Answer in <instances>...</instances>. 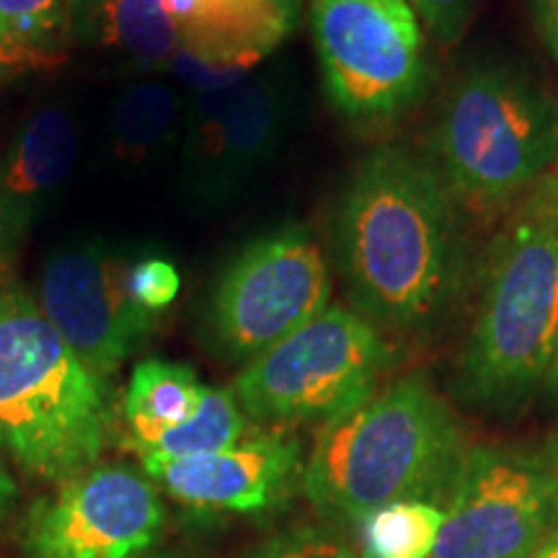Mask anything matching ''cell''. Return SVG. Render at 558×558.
Masks as SVG:
<instances>
[{
	"instance_id": "obj_1",
	"label": "cell",
	"mask_w": 558,
	"mask_h": 558,
	"mask_svg": "<svg viewBox=\"0 0 558 558\" xmlns=\"http://www.w3.org/2000/svg\"><path fill=\"white\" fill-rule=\"evenodd\" d=\"M337 248L354 311L378 329L429 326L463 279L456 199L435 169L396 148L362 160L341 199Z\"/></svg>"
},
{
	"instance_id": "obj_2",
	"label": "cell",
	"mask_w": 558,
	"mask_h": 558,
	"mask_svg": "<svg viewBox=\"0 0 558 558\" xmlns=\"http://www.w3.org/2000/svg\"><path fill=\"white\" fill-rule=\"evenodd\" d=\"M469 442L450 403L424 375H403L324 422L303 492L326 518L362 525L393 501L445 507Z\"/></svg>"
},
{
	"instance_id": "obj_3",
	"label": "cell",
	"mask_w": 558,
	"mask_h": 558,
	"mask_svg": "<svg viewBox=\"0 0 558 558\" xmlns=\"http://www.w3.org/2000/svg\"><path fill=\"white\" fill-rule=\"evenodd\" d=\"M558 352V169H550L497 235L471 337L458 365L463 399L518 414Z\"/></svg>"
},
{
	"instance_id": "obj_4",
	"label": "cell",
	"mask_w": 558,
	"mask_h": 558,
	"mask_svg": "<svg viewBox=\"0 0 558 558\" xmlns=\"http://www.w3.org/2000/svg\"><path fill=\"white\" fill-rule=\"evenodd\" d=\"M109 432L104 380L24 290L0 288V452L62 484L96 465Z\"/></svg>"
},
{
	"instance_id": "obj_5",
	"label": "cell",
	"mask_w": 558,
	"mask_h": 558,
	"mask_svg": "<svg viewBox=\"0 0 558 558\" xmlns=\"http://www.w3.org/2000/svg\"><path fill=\"white\" fill-rule=\"evenodd\" d=\"M435 148L452 199L497 213L556 169L558 101L518 70L473 68L442 104Z\"/></svg>"
},
{
	"instance_id": "obj_6",
	"label": "cell",
	"mask_w": 558,
	"mask_h": 558,
	"mask_svg": "<svg viewBox=\"0 0 558 558\" xmlns=\"http://www.w3.org/2000/svg\"><path fill=\"white\" fill-rule=\"evenodd\" d=\"M390 365L393 349L378 326L357 311L329 305L251 360L230 390L251 422H329L365 401Z\"/></svg>"
},
{
	"instance_id": "obj_7",
	"label": "cell",
	"mask_w": 558,
	"mask_h": 558,
	"mask_svg": "<svg viewBox=\"0 0 558 558\" xmlns=\"http://www.w3.org/2000/svg\"><path fill=\"white\" fill-rule=\"evenodd\" d=\"M331 277L318 243L303 228L254 241L230 262L209 300L213 344L230 362L269 352L329 308Z\"/></svg>"
},
{
	"instance_id": "obj_8",
	"label": "cell",
	"mask_w": 558,
	"mask_h": 558,
	"mask_svg": "<svg viewBox=\"0 0 558 558\" xmlns=\"http://www.w3.org/2000/svg\"><path fill=\"white\" fill-rule=\"evenodd\" d=\"M326 90L352 117L407 109L427 81L422 24L407 0H311Z\"/></svg>"
},
{
	"instance_id": "obj_9",
	"label": "cell",
	"mask_w": 558,
	"mask_h": 558,
	"mask_svg": "<svg viewBox=\"0 0 558 558\" xmlns=\"http://www.w3.org/2000/svg\"><path fill=\"white\" fill-rule=\"evenodd\" d=\"M432 558H533L558 533V478L533 456L469 448Z\"/></svg>"
},
{
	"instance_id": "obj_10",
	"label": "cell",
	"mask_w": 558,
	"mask_h": 558,
	"mask_svg": "<svg viewBox=\"0 0 558 558\" xmlns=\"http://www.w3.org/2000/svg\"><path fill=\"white\" fill-rule=\"evenodd\" d=\"M160 525L163 505L148 473L101 463L34 501L21 548L29 558H135L156 543Z\"/></svg>"
},
{
	"instance_id": "obj_11",
	"label": "cell",
	"mask_w": 558,
	"mask_h": 558,
	"mask_svg": "<svg viewBox=\"0 0 558 558\" xmlns=\"http://www.w3.org/2000/svg\"><path fill=\"white\" fill-rule=\"evenodd\" d=\"M130 262L99 243L54 251L39 277V308L73 354L99 378L117 373L148 339L156 316L130 295Z\"/></svg>"
},
{
	"instance_id": "obj_12",
	"label": "cell",
	"mask_w": 558,
	"mask_h": 558,
	"mask_svg": "<svg viewBox=\"0 0 558 558\" xmlns=\"http://www.w3.org/2000/svg\"><path fill=\"white\" fill-rule=\"evenodd\" d=\"M277 130L279 96L267 83L199 90L184 124V177L194 197H226L267 158Z\"/></svg>"
},
{
	"instance_id": "obj_13",
	"label": "cell",
	"mask_w": 558,
	"mask_h": 558,
	"mask_svg": "<svg viewBox=\"0 0 558 558\" xmlns=\"http://www.w3.org/2000/svg\"><path fill=\"white\" fill-rule=\"evenodd\" d=\"M143 469L179 505L202 512L251 514L288 494L300 471V442L284 432H264L207 456L145 460Z\"/></svg>"
},
{
	"instance_id": "obj_14",
	"label": "cell",
	"mask_w": 558,
	"mask_h": 558,
	"mask_svg": "<svg viewBox=\"0 0 558 558\" xmlns=\"http://www.w3.org/2000/svg\"><path fill=\"white\" fill-rule=\"evenodd\" d=\"M78 158V130L60 104L41 107L19 130L0 163V194L16 228L65 184Z\"/></svg>"
},
{
	"instance_id": "obj_15",
	"label": "cell",
	"mask_w": 558,
	"mask_h": 558,
	"mask_svg": "<svg viewBox=\"0 0 558 558\" xmlns=\"http://www.w3.org/2000/svg\"><path fill=\"white\" fill-rule=\"evenodd\" d=\"M73 37L122 54L140 70H163L181 50L169 0H78Z\"/></svg>"
},
{
	"instance_id": "obj_16",
	"label": "cell",
	"mask_w": 558,
	"mask_h": 558,
	"mask_svg": "<svg viewBox=\"0 0 558 558\" xmlns=\"http://www.w3.org/2000/svg\"><path fill=\"white\" fill-rule=\"evenodd\" d=\"M205 388L184 362L156 357L140 362L124 396V418L130 427L124 445L137 452L166 432L190 422L197 414Z\"/></svg>"
},
{
	"instance_id": "obj_17",
	"label": "cell",
	"mask_w": 558,
	"mask_h": 558,
	"mask_svg": "<svg viewBox=\"0 0 558 558\" xmlns=\"http://www.w3.org/2000/svg\"><path fill=\"white\" fill-rule=\"evenodd\" d=\"M181 101L169 83L148 78L137 81L117 101L111 120V145L117 160L128 166H143L173 137Z\"/></svg>"
},
{
	"instance_id": "obj_18",
	"label": "cell",
	"mask_w": 558,
	"mask_h": 558,
	"mask_svg": "<svg viewBox=\"0 0 558 558\" xmlns=\"http://www.w3.org/2000/svg\"><path fill=\"white\" fill-rule=\"evenodd\" d=\"M248 432V416L235 401L230 388H205L202 403L190 422L179 424L156 442L137 450L140 460H177L207 456L239 445Z\"/></svg>"
},
{
	"instance_id": "obj_19",
	"label": "cell",
	"mask_w": 558,
	"mask_h": 558,
	"mask_svg": "<svg viewBox=\"0 0 558 558\" xmlns=\"http://www.w3.org/2000/svg\"><path fill=\"white\" fill-rule=\"evenodd\" d=\"M445 509L429 501H393L362 522L365 558H432Z\"/></svg>"
},
{
	"instance_id": "obj_20",
	"label": "cell",
	"mask_w": 558,
	"mask_h": 558,
	"mask_svg": "<svg viewBox=\"0 0 558 558\" xmlns=\"http://www.w3.org/2000/svg\"><path fill=\"white\" fill-rule=\"evenodd\" d=\"M78 0H0V19L21 37L52 52H65L73 39Z\"/></svg>"
},
{
	"instance_id": "obj_21",
	"label": "cell",
	"mask_w": 558,
	"mask_h": 558,
	"mask_svg": "<svg viewBox=\"0 0 558 558\" xmlns=\"http://www.w3.org/2000/svg\"><path fill=\"white\" fill-rule=\"evenodd\" d=\"M130 295L143 311L150 316H158L177 300L181 277L177 267L163 256H140L137 262H130L128 269Z\"/></svg>"
},
{
	"instance_id": "obj_22",
	"label": "cell",
	"mask_w": 558,
	"mask_h": 558,
	"mask_svg": "<svg viewBox=\"0 0 558 558\" xmlns=\"http://www.w3.org/2000/svg\"><path fill=\"white\" fill-rule=\"evenodd\" d=\"M243 558H360L344 541L320 527H295L264 541Z\"/></svg>"
},
{
	"instance_id": "obj_23",
	"label": "cell",
	"mask_w": 558,
	"mask_h": 558,
	"mask_svg": "<svg viewBox=\"0 0 558 558\" xmlns=\"http://www.w3.org/2000/svg\"><path fill=\"white\" fill-rule=\"evenodd\" d=\"M65 62V52H52L24 39L0 19V83L24 78L32 73H50Z\"/></svg>"
},
{
	"instance_id": "obj_24",
	"label": "cell",
	"mask_w": 558,
	"mask_h": 558,
	"mask_svg": "<svg viewBox=\"0 0 558 558\" xmlns=\"http://www.w3.org/2000/svg\"><path fill=\"white\" fill-rule=\"evenodd\" d=\"M418 24H424L439 45L452 47L463 39L478 0H407Z\"/></svg>"
},
{
	"instance_id": "obj_25",
	"label": "cell",
	"mask_w": 558,
	"mask_h": 558,
	"mask_svg": "<svg viewBox=\"0 0 558 558\" xmlns=\"http://www.w3.org/2000/svg\"><path fill=\"white\" fill-rule=\"evenodd\" d=\"M530 11H533L543 45L548 47L550 58L558 65V0H530Z\"/></svg>"
},
{
	"instance_id": "obj_26",
	"label": "cell",
	"mask_w": 558,
	"mask_h": 558,
	"mask_svg": "<svg viewBox=\"0 0 558 558\" xmlns=\"http://www.w3.org/2000/svg\"><path fill=\"white\" fill-rule=\"evenodd\" d=\"M16 235H19V228L11 218L9 207H5L3 194H0V264H3L5 256H9V251L13 246V241H16Z\"/></svg>"
},
{
	"instance_id": "obj_27",
	"label": "cell",
	"mask_w": 558,
	"mask_h": 558,
	"mask_svg": "<svg viewBox=\"0 0 558 558\" xmlns=\"http://www.w3.org/2000/svg\"><path fill=\"white\" fill-rule=\"evenodd\" d=\"M16 494H19L16 481H13L9 473H5L3 465H0V520L11 512L13 501H16Z\"/></svg>"
},
{
	"instance_id": "obj_28",
	"label": "cell",
	"mask_w": 558,
	"mask_h": 558,
	"mask_svg": "<svg viewBox=\"0 0 558 558\" xmlns=\"http://www.w3.org/2000/svg\"><path fill=\"white\" fill-rule=\"evenodd\" d=\"M533 458L538 460L543 469L550 471L558 478V429L546 439V442H543L541 452H538V456H533Z\"/></svg>"
},
{
	"instance_id": "obj_29",
	"label": "cell",
	"mask_w": 558,
	"mask_h": 558,
	"mask_svg": "<svg viewBox=\"0 0 558 558\" xmlns=\"http://www.w3.org/2000/svg\"><path fill=\"white\" fill-rule=\"evenodd\" d=\"M543 388H546L548 401L554 403V407L558 409V352H556V357H554V365H550V369H548L546 383H543Z\"/></svg>"
},
{
	"instance_id": "obj_30",
	"label": "cell",
	"mask_w": 558,
	"mask_h": 558,
	"mask_svg": "<svg viewBox=\"0 0 558 558\" xmlns=\"http://www.w3.org/2000/svg\"><path fill=\"white\" fill-rule=\"evenodd\" d=\"M533 558H558V533Z\"/></svg>"
},
{
	"instance_id": "obj_31",
	"label": "cell",
	"mask_w": 558,
	"mask_h": 558,
	"mask_svg": "<svg viewBox=\"0 0 558 558\" xmlns=\"http://www.w3.org/2000/svg\"><path fill=\"white\" fill-rule=\"evenodd\" d=\"M140 558H190V556L177 554V550H158V554H148V556H140Z\"/></svg>"
}]
</instances>
